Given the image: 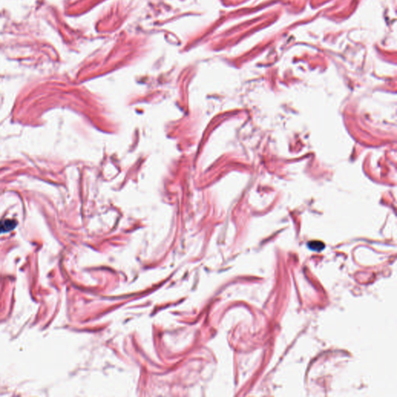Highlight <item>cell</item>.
<instances>
[{
	"mask_svg": "<svg viewBox=\"0 0 397 397\" xmlns=\"http://www.w3.org/2000/svg\"><path fill=\"white\" fill-rule=\"evenodd\" d=\"M18 225L14 220H3L0 221V234L7 233L13 231Z\"/></svg>",
	"mask_w": 397,
	"mask_h": 397,
	"instance_id": "cell-1",
	"label": "cell"
},
{
	"mask_svg": "<svg viewBox=\"0 0 397 397\" xmlns=\"http://www.w3.org/2000/svg\"><path fill=\"white\" fill-rule=\"evenodd\" d=\"M325 244L319 241H309L308 243V248L310 250L314 251V252H321L325 248Z\"/></svg>",
	"mask_w": 397,
	"mask_h": 397,
	"instance_id": "cell-2",
	"label": "cell"
}]
</instances>
